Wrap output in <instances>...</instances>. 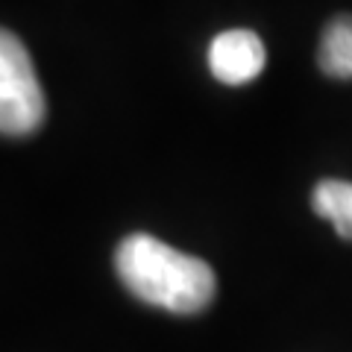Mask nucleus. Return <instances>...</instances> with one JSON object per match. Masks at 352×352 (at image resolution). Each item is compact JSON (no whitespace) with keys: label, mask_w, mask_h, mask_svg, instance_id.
Returning a JSON list of instances; mask_svg holds the SVG:
<instances>
[{"label":"nucleus","mask_w":352,"mask_h":352,"mask_svg":"<svg viewBox=\"0 0 352 352\" xmlns=\"http://www.w3.org/2000/svg\"><path fill=\"white\" fill-rule=\"evenodd\" d=\"M115 270L132 296L173 314H197L214 300L217 279L203 258L135 232L115 250Z\"/></svg>","instance_id":"obj_1"},{"label":"nucleus","mask_w":352,"mask_h":352,"mask_svg":"<svg viewBox=\"0 0 352 352\" xmlns=\"http://www.w3.org/2000/svg\"><path fill=\"white\" fill-rule=\"evenodd\" d=\"M44 120V91L15 32L0 27V132L30 135Z\"/></svg>","instance_id":"obj_2"},{"label":"nucleus","mask_w":352,"mask_h":352,"mask_svg":"<svg viewBox=\"0 0 352 352\" xmlns=\"http://www.w3.org/2000/svg\"><path fill=\"white\" fill-rule=\"evenodd\" d=\"M267 50L252 30H226L208 44V68L217 82L244 85L264 71Z\"/></svg>","instance_id":"obj_3"},{"label":"nucleus","mask_w":352,"mask_h":352,"mask_svg":"<svg viewBox=\"0 0 352 352\" xmlns=\"http://www.w3.org/2000/svg\"><path fill=\"white\" fill-rule=\"evenodd\" d=\"M317 65L332 80H352V15H335L317 47Z\"/></svg>","instance_id":"obj_4"},{"label":"nucleus","mask_w":352,"mask_h":352,"mask_svg":"<svg viewBox=\"0 0 352 352\" xmlns=\"http://www.w3.org/2000/svg\"><path fill=\"white\" fill-rule=\"evenodd\" d=\"M314 212L332 220L335 232L340 238L352 241V182L346 179H323L317 182V188L311 194Z\"/></svg>","instance_id":"obj_5"}]
</instances>
